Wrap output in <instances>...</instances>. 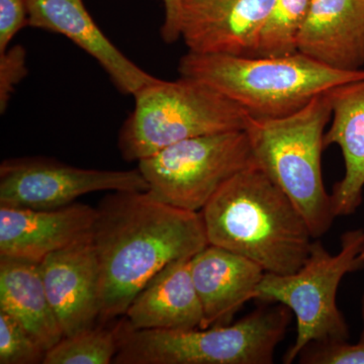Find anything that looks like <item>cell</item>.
<instances>
[{
	"label": "cell",
	"mask_w": 364,
	"mask_h": 364,
	"mask_svg": "<svg viewBox=\"0 0 364 364\" xmlns=\"http://www.w3.org/2000/svg\"><path fill=\"white\" fill-rule=\"evenodd\" d=\"M97 208L73 203L53 210L0 205V257L41 263L90 238Z\"/></svg>",
	"instance_id": "11"
},
{
	"label": "cell",
	"mask_w": 364,
	"mask_h": 364,
	"mask_svg": "<svg viewBox=\"0 0 364 364\" xmlns=\"http://www.w3.org/2000/svg\"><path fill=\"white\" fill-rule=\"evenodd\" d=\"M298 360L303 364H364V341L310 344L299 353Z\"/></svg>",
	"instance_id": "22"
},
{
	"label": "cell",
	"mask_w": 364,
	"mask_h": 364,
	"mask_svg": "<svg viewBox=\"0 0 364 364\" xmlns=\"http://www.w3.org/2000/svg\"><path fill=\"white\" fill-rule=\"evenodd\" d=\"M328 92L289 116L249 117L245 130L254 163L291 198L314 239L328 233L336 218L322 172L325 130L332 117Z\"/></svg>",
	"instance_id": "4"
},
{
	"label": "cell",
	"mask_w": 364,
	"mask_h": 364,
	"mask_svg": "<svg viewBox=\"0 0 364 364\" xmlns=\"http://www.w3.org/2000/svg\"><path fill=\"white\" fill-rule=\"evenodd\" d=\"M0 310L16 318L46 351L63 339L40 263L0 257Z\"/></svg>",
	"instance_id": "18"
},
{
	"label": "cell",
	"mask_w": 364,
	"mask_h": 364,
	"mask_svg": "<svg viewBox=\"0 0 364 364\" xmlns=\"http://www.w3.org/2000/svg\"><path fill=\"white\" fill-rule=\"evenodd\" d=\"M311 0H273L254 57L286 56L296 52V40Z\"/></svg>",
	"instance_id": "19"
},
{
	"label": "cell",
	"mask_w": 364,
	"mask_h": 364,
	"mask_svg": "<svg viewBox=\"0 0 364 364\" xmlns=\"http://www.w3.org/2000/svg\"><path fill=\"white\" fill-rule=\"evenodd\" d=\"M26 52L21 45L9 48L0 53V112H6L11 95L18 83L28 75Z\"/></svg>",
	"instance_id": "23"
},
{
	"label": "cell",
	"mask_w": 364,
	"mask_h": 364,
	"mask_svg": "<svg viewBox=\"0 0 364 364\" xmlns=\"http://www.w3.org/2000/svg\"><path fill=\"white\" fill-rule=\"evenodd\" d=\"M119 348L117 327H92L63 337L46 351L43 364H111Z\"/></svg>",
	"instance_id": "20"
},
{
	"label": "cell",
	"mask_w": 364,
	"mask_h": 364,
	"mask_svg": "<svg viewBox=\"0 0 364 364\" xmlns=\"http://www.w3.org/2000/svg\"><path fill=\"white\" fill-rule=\"evenodd\" d=\"M291 313L269 304L232 325L188 330H136L128 321L117 327L114 364H272L286 337Z\"/></svg>",
	"instance_id": "5"
},
{
	"label": "cell",
	"mask_w": 364,
	"mask_h": 364,
	"mask_svg": "<svg viewBox=\"0 0 364 364\" xmlns=\"http://www.w3.org/2000/svg\"><path fill=\"white\" fill-rule=\"evenodd\" d=\"M191 272L202 304V329L229 325L242 306L255 299L265 274L253 261L212 244L191 258Z\"/></svg>",
	"instance_id": "15"
},
{
	"label": "cell",
	"mask_w": 364,
	"mask_h": 364,
	"mask_svg": "<svg viewBox=\"0 0 364 364\" xmlns=\"http://www.w3.org/2000/svg\"><path fill=\"white\" fill-rule=\"evenodd\" d=\"M332 117L324 136V147L339 146L344 159V176L333 186L335 217L355 214L363 202L364 78L337 86L328 92Z\"/></svg>",
	"instance_id": "16"
},
{
	"label": "cell",
	"mask_w": 364,
	"mask_h": 364,
	"mask_svg": "<svg viewBox=\"0 0 364 364\" xmlns=\"http://www.w3.org/2000/svg\"><path fill=\"white\" fill-rule=\"evenodd\" d=\"M140 170L79 168L46 157L9 158L0 164V205L53 210L97 191H148Z\"/></svg>",
	"instance_id": "9"
},
{
	"label": "cell",
	"mask_w": 364,
	"mask_h": 364,
	"mask_svg": "<svg viewBox=\"0 0 364 364\" xmlns=\"http://www.w3.org/2000/svg\"><path fill=\"white\" fill-rule=\"evenodd\" d=\"M273 0H181L188 52L254 57Z\"/></svg>",
	"instance_id": "10"
},
{
	"label": "cell",
	"mask_w": 364,
	"mask_h": 364,
	"mask_svg": "<svg viewBox=\"0 0 364 364\" xmlns=\"http://www.w3.org/2000/svg\"><path fill=\"white\" fill-rule=\"evenodd\" d=\"M191 259L163 267L139 291L126 318L136 330H188L202 328L203 313L191 272Z\"/></svg>",
	"instance_id": "17"
},
{
	"label": "cell",
	"mask_w": 364,
	"mask_h": 364,
	"mask_svg": "<svg viewBox=\"0 0 364 364\" xmlns=\"http://www.w3.org/2000/svg\"><path fill=\"white\" fill-rule=\"evenodd\" d=\"M254 164L244 131L188 139L138 162L149 193L172 205L200 212L215 193L242 170Z\"/></svg>",
	"instance_id": "8"
},
{
	"label": "cell",
	"mask_w": 364,
	"mask_h": 364,
	"mask_svg": "<svg viewBox=\"0 0 364 364\" xmlns=\"http://www.w3.org/2000/svg\"><path fill=\"white\" fill-rule=\"evenodd\" d=\"M40 268L64 337L95 327L100 315V274L91 237L49 254Z\"/></svg>",
	"instance_id": "12"
},
{
	"label": "cell",
	"mask_w": 364,
	"mask_h": 364,
	"mask_svg": "<svg viewBox=\"0 0 364 364\" xmlns=\"http://www.w3.org/2000/svg\"><path fill=\"white\" fill-rule=\"evenodd\" d=\"M26 26L28 0H0V53L9 49L16 33Z\"/></svg>",
	"instance_id": "24"
},
{
	"label": "cell",
	"mask_w": 364,
	"mask_h": 364,
	"mask_svg": "<svg viewBox=\"0 0 364 364\" xmlns=\"http://www.w3.org/2000/svg\"><path fill=\"white\" fill-rule=\"evenodd\" d=\"M97 208L91 239L100 264L102 323L124 315L163 267L193 258L210 244L200 212L172 207L149 191H112Z\"/></svg>",
	"instance_id": "1"
},
{
	"label": "cell",
	"mask_w": 364,
	"mask_h": 364,
	"mask_svg": "<svg viewBox=\"0 0 364 364\" xmlns=\"http://www.w3.org/2000/svg\"><path fill=\"white\" fill-rule=\"evenodd\" d=\"M200 215L208 243L267 273L299 270L315 240L291 198L255 163L222 186Z\"/></svg>",
	"instance_id": "2"
},
{
	"label": "cell",
	"mask_w": 364,
	"mask_h": 364,
	"mask_svg": "<svg viewBox=\"0 0 364 364\" xmlns=\"http://www.w3.org/2000/svg\"><path fill=\"white\" fill-rule=\"evenodd\" d=\"M363 253H364V241H363ZM361 317H363V330H361L359 341H364V294L363 298V306H361Z\"/></svg>",
	"instance_id": "26"
},
{
	"label": "cell",
	"mask_w": 364,
	"mask_h": 364,
	"mask_svg": "<svg viewBox=\"0 0 364 364\" xmlns=\"http://www.w3.org/2000/svg\"><path fill=\"white\" fill-rule=\"evenodd\" d=\"M296 52L335 70H363L364 0H311Z\"/></svg>",
	"instance_id": "14"
},
{
	"label": "cell",
	"mask_w": 364,
	"mask_h": 364,
	"mask_svg": "<svg viewBox=\"0 0 364 364\" xmlns=\"http://www.w3.org/2000/svg\"><path fill=\"white\" fill-rule=\"evenodd\" d=\"M364 230L341 236L338 253H330L315 239L306 262L289 274L265 272L256 293L257 301L286 306L296 318V336L284 354L293 363L308 345L348 341L349 325L337 305V291L345 275L364 268Z\"/></svg>",
	"instance_id": "7"
},
{
	"label": "cell",
	"mask_w": 364,
	"mask_h": 364,
	"mask_svg": "<svg viewBox=\"0 0 364 364\" xmlns=\"http://www.w3.org/2000/svg\"><path fill=\"white\" fill-rule=\"evenodd\" d=\"M133 97L135 107L117 138L126 161L139 162L188 139L247 128L249 116L239 105L196 79L157 78Z\"/></svg>",
	"instance_id": "6"
},
{
	"label": "cell",
	"mask_w": 364,
	"mask_h": 364,
	"mask_svg": "<svg viewBox=\"0 0 364 364\" xmlns=\"http://www.w3.org/2000/svg\"><path fill=\"white\" fill-rule=\"evenodd\" d=\"M178 71L219 91L253 119L289 116L318 95L364 78V70H335L299 52L277 57L188 52Z\"/></svg>",
	"instance_id": "3"
},
{
	"label": "cell",
	"mask_w": 364,
	"mask_h": 364,
	"mask_svg": "<svg viewBox=\"0 0 364 364\" xmlns=\"http://www.w3.org/2000/svg\"><path fill=\"white\" fill-rule=\"evenodd\" d=\"M28 26L64 36L90 55L117 90L134 95L156 80L134 63L100 30L83 0H28Z\"/></svg>",
	"instance_id": "13"
},
{
	"label": "cell",
	"mask_w": 364,
	"mask_h": 364,
	"mask_svg": "<svg viewBox=\"0 0 364 364\" xmlns=\"http://www.w3.org/2000/svg\"><path fill=\"white\" fill-rule=\"evenodd\" d=\"M164 1V21L161 26V37L166 44H173L181 39V0Z\"/></svg>",
	"instance_id": "25"
},
{
	"label": "cell",
	"mask_w": 364,
	"mask_h": 364,
	"mask_svg": "<svg viewBox=\"0 0 364 364\" xmlns=\"http://www.w3.org/2000/svg\"><path fill=\"white\" fill-rule=\"evenodd\" d=\"M46 350L13 316L0 310V364L43 363Z\"/></svg>",
	"instance_id": "21"
}]
</instances>
